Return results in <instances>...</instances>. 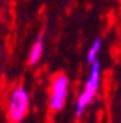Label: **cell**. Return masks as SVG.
<instances>
[{"label":"cell","instance_id":"obj_7","mask_svg":"<svg viewBox=\"0 0 121 123\" xmlns=\"http://www.w3.org/2000/svg\"><path fill=\"white\" fill-rule=\"evenodd\" d=\"M118 3H120V4H121V0H118Z\"/></svg>","mask_w":121,"mask_h":123},{"label":"cell","instance_id":"obj_6","mask_svg":"<svg viewBox=\"0 0 121 123\" xmlns=\"http://www.w3.org/2000/svg\"><path fill=\"white\" fill-rule=\"evenodd\" d=\"M15 123H25V122H23V120H21V122H15Z\"/></svg>","mask_w":121,"mask_h":123},{"label":"cell","instance_id":"obj_1","mask_svg":"<svg viewBox=\"0 0 121 123\" xmlns=\"http://www.w3.org/2000/svg\"><path fill=\"white\" fill-rule=\"evenodd\" d=\"M101 74H102V66H101L99 59L90 64V71L87 75V79L80 94L78 96V100L75 103V116L80 118L84 112H86L87 107L94 101V98L98 94L101 85Z\"/></svg>","mask_w":121,"mask_h":123},{"label":"cell","instance_id":"obj_2","mask_svg":"<svg viewBox=\"0 0 121 123\" xmlns=\"http://www.w3.org/2000/svg\"><path fill=\"white\" fill-rule=\"evenodd\" d=\"M30 94L23 85H16L11 89L7 101V115L12 123L21 122L29 112Z\"/></svg>","mask_w":121,"mask_h":123},{"label":"cell","instance_id":"obj_3","mask_svg":"<svg viewBox=\"0 0 121 123\" xmlns=\"http://www.w3.org/2000/svg\"><path fill=\"white\" fill-rule=\"evenodd\" d=\"M69 93V78L64 73H59L53 77L49 96V108L53 112H59L65 107Z\"/></svg>","mask_w":121,"mask_h":123},{"label":"cell","instance_id":"obj_5","mask_svg":"<svg viewBox=\"0 0 121 123\" xmlns=\"http://www.w3.org/2000/svg\"><path fill=\"white\" fill-rule=\"evenodd\" d=\"M101 49H102V38H101V37H95L94 41L91 43L88 51H87L86 60H87V63H88V66L93 64L94 62L98 60V55H99Z\"/></svg>","mask_w":121,"mask_h":123},{"label":"cell","instance_id":"obj_4","mask_svg":"<svg viewBox=\"0 0 121 123\" xmlns=\"http://www.w3.org/2000/svg\"><path fill=\"white\" fill-rule=\"evenodd\" d=\"M44 49H45V41H44V34H39L35 41L33 43L30 51H29V56H27V64L29 66H35L38 64L41 57L44 55Z\"/></svg>","mask_w":121,"mask_h":123}]
</instances>
